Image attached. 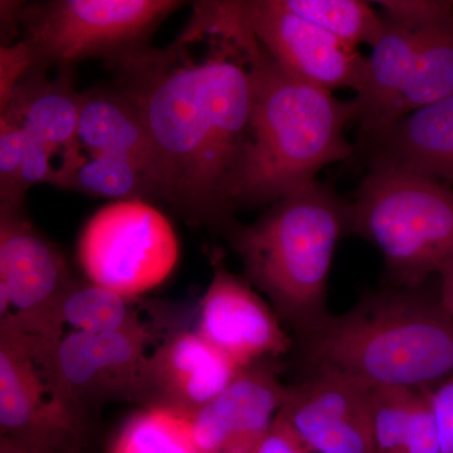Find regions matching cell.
Listing matches in <instances>:
<instances>
[{
    "label": "cell",
    "mask_w": 453,
    "mask_h": 453,
    "mask_svg": "<svg viewBox=\"0 0 453 453\" xmlns=\"http://www.w3.org/2000/svg\"><path fill=\"white\" fill-rule=\"evenodd\" d=\"M253 37L242 2H198L169 46L106 62L157 146L165 203L189 225L225 232L234 222L251 124Z\"/></svg>",
    "instance_id": "obj_1"
},
{
    "label": "cell",
    "mask_w": 453,
    "mask_h": 453,
    "mask_svg": "<svg viewBox=\"0 0 453 453\" xmlns=\"http://www.w3.org/2000/svg\"><path fill=\"white\" fill-rule=\"evenodd\" d=\"M252 110L235 208L275 203L316 180L353 151L345 136L356 120L350 101L282 67L257 38L250 46Z\"/></svg>",
    "instance_id": "obj_2"
},
{
    "label": "cell",
    "mask_w": 453,
    "mask_h": 453,
    "mask_svg": "<svg viewBox=\"0 0 453 453\" xmlns=\"http://www.w3.org/2000/svg\"><path fill=\"white\" fill-rule=\"evenodd\" d=\"M416 288L380 292L306 334L314 372L369 388L431 389L453 374V321Z\"/></svg>",
    "instance_id": "obj_3"
},
{
    "label": "cell",
    "mask_w": 453,
    "mask_h": 453,
    "mask_svg": "<svg viewBox=\"0 0 453 453\" xmlns=\"http://www.w3.org/2000/svg\"><path fill=\"white\" fill-rule=\"evenodd\" d=\"M349 223L350 204L315 180L273 203L251 225L234 220L225 234L247 281L268 297L280 320L306 335L327 316L334 252Z\"/></svg>",
    "instance_id": "obj_4"
},
{
    "label": "cell",
    "mask_w": 453,
    "mask_h": 453,
    "mask_svg": "<svg viewBox=\"0 0 453 453\" xmlns=\"http://www.w3.org/2000/svg\"><path fill=\"white\" fill-rule=\"evenodd\" d=\"M349 204V231L380 250L398 285L416 288L453 266V187L372 162Z\"/></svg>",
    "instance_id": "obj_5"
},
{
    "label": "cell",
    "mask_w": 453,
    "mask_h": 453,
    "mask_svg": "<svg viewBox=\"0 0 453 453\" xmlns=\"http://www.w3.org/2000/svg\"><path fill=\"white\" fill-rule=\"evenodd\" d=\"M175 0H50L23 3L19 41L33 65L56 68L88 58L106 62L149 46L155 29L183 5Z\"/></svg>",
    "instance_id": "obj_6"
},
{
    "label": "cell",
    "mask_w": 453,
    "mask_h": 453,
    "mask_svg": "<svg viewBox=\"0 0 453 453\" xmlns=\"http://www.w3.org/2000/svg\"><path fill=\"white\" fill-rule=\"evenodd\" d=\"M154 330L65 333L57 342H35V354L59 398L86 422L92 408L109 402L151 403L150 357Z\"/></svg>",
    "instance_id": "obj_7"
},
{
    "label": "cell",
    "mask_w": 453,
    "mask_h": 453,
    "mask_svg": "<svg viewBox=\"0 0 453 453\" xmlns=\"http://www.w3.org/2000/svg\"><path fill=\"white\" fill-rule=\"evenodd\" d=\"M77 257L88 281L138 297L168 279L179 244L169 220L150 203L116 201L86 223Z\"/></svg>",
    "instance_id": "obj_8"
},
{
    "label": "cell",
    "mask_w": 453,
    "mask_h": 453,
    "mask_svg": "<svg viewBox=\"0 0 453 453\" xmlns=\"http://www.w3.org/2000/svg\"><path fill=\"white\" fill-rule=\"evenodd\" d=\"M76 280L64 253L25 211H0V323L57 342L65 335L59 305Z\"/></svg>",
    "instance_id": "obj_9"
},
{
    "label": "cell",
    "mask_w": 453,
    "mask_h": 453,
    "mask_svg": "<svg viewBox=\"0 0 453 453\" xmlns=\"http://www.w3.org/2000/svg\"><path fill=\"white\" fill-rule=\"evenodd\" d=\"M86 422L57 395L35 338L0 323V434L44 453H79Z\"/></svg>",
    "instance_id": "obj_10"
},
{
    "label": "cell",
    "mask_w": 453,
    "mask_h": 453,
    "mask_svg": "<svg viewBox=\"0 0 453 453\" xmlns=\"http://www.w3.org/2000/svg\"><path fill=\"white\" fill-rule=\"evenodd\" d=\"M211 265L196 332L242 369L288 353L291 342L275 310L226 268L219 250L211 253Z\"/></svg>",
    "instance_id": "obj_11"
},
{
    "label": "cell",
    "mask_w": 453,
    "mask_h": 453,
    "mask_svg": "<svg viewBox=\"0 0 453 453\" xmlns=\"http://www.w3.org/2000/svg\"><path fill=\"white\" fill-rule=\"evenodd\" d=\"M372 390L333 372L288 387L277 418L310 452L375 453Z\"/></svg>",
    "instance_id": "obj_12"
},
{
    "label": "cell",
    "mask_w": 453,
    "mask_h": 453,
    "mask_svg": "<svg viewBox=\"0 0 453 453\" xmlns=\"http://www.w3.org/2000/svg\"><path fill=\"white\" fill-rule=\"evenodd\" d=\"M256 38L288 73L335 91L365 83L366 57L308 20L282 7L280 0L242 2Z\"/></svg>",
    "instance_id": "obj_13"
},
{
    "label": "cell",
    "mask_w": 453,
    "mask_h": 453,
    "mask_svg": "<svg viewBox=\"0 0 453 453\" xmlns=\"http://www.w3.org/2000/svg\"><path fill=\"white\" fill-rule=\"evenodd\" d=\"M286 393L266 363L244 369L211 403L187 417L196 453H251L275 421Z\"/></svg>",
    "instance_id": "obj_14"
},
{
    "label": "cell",
    "mask_w": 453,
    "mask_h": 453,
    "mask_svg": "<svg viewBox=\"0 0 453 453\" xmlns=\"http://www.w3.org/2000/svg\"><path fill=\"white\" fill-rule=\"evenodd\" d=\"M195 330L174 329L151 351V403L192 417L242 372Z\"/></svg>",
    "instance_id": "obj_15"
},
{
    "label": "cell",
    "mask_w": 453,
    "mask_h": 453,
    "mask_svg": "<svg viewBox=\"0 0 453 453\" xmlns=\"http://www.w3.org/2000/svg\"><path fill=\"white\" fill-rule=\"evenodd\" d=\"M77 142L92 155L129 160L148 179L157 201L166 202L165 169L157 146L135 107L115 86L81 92Z\"/></svg>",
    "instance_id": "obj_16"
},
{
    "label": "cell",
    "mask_w": 453,
    "mask_h": 453,
    "mask_svg": "<svg viewBox=\"0 0 453 453\" xmlns=\"http://www.w3.org/2000/svg\"><path fill=\"white\" fill-rule=\"evenodd\" d=\"M50 70L32 65L2 110V118L22 127L53 153L64 150L68 169L81 157L77 153L81 94L74 88V65H58L53 79Z\"/></svg>",
    "instance_id": "obj_17"
},
{
    "label": "cell",
    "mask_w": 453,
    "mask_h": 453,
    "mask_svg": "<svg viewBox=\"0 0 453 453\" xmlns=\"http://www.w3.org/2000/svg\"><path fill=\"white\" fill-rule=\"evenodd\" d=\"M372 162L395 164L453 186V95L365 136Z\"/></svg>",
    "instance_id": "obj_18"
},
{
    "label": "cell",
    "mask_w": 453,
    "mask_h": 453,
    "mask_svg": "<svg viewBox=\"0 0 453 453\" xmlns=\"http://www.w3.org/2000/svg\"><path fill=\"white\" fill-rule=\"evenodd\" d=\"M383 20V33L366 57L365 83L351 100L363 135L380 129L403 91L429 28L434 27L413 29Z\"/></svg>",
    "instance_id": "obj_19"
},
{
    "label": "cell",
    "mask_w": 453,
    "mask_h": 453,
    "mask_svg": "<svg viewBox=\"0 0 453 453\" xmlns=\"http://www.w3.org/2000/svg\"><path fill=\"white\" fill-rule=\"evenodd\" d=\"M452 95L453 17L429 28L403 91L390 107L380 129L372 134L383 130L408 113Z\"/></svg>",
    "instance_id": "obj_20"
},
{
    "label": "cell",
    "mask_w": 453,
    "mask_h": 453,
    "mask_svg": "<svg viewBox=\"0 0 453 453\" xmlns=\"http://www.w3.org/2000/svg\"><path fill=\"white\" fill-rule=\"evenodd\" d=\"M136 299L138 297L125 296L88 280H76L59 305V323L80 333L138 329L146 323L140 315Z\"/></svg>",
    "instance_id": "obj_21"
},
{
    "label": "cell",
    "mask_w": 453,
    "mask_h": 453,
    "mask_svg": "<svg viewBox=\"0 0 453 453\" xmlns=\"http://www.w3.org/2000/svg\"><path fill=\"white\" fill-rule=\"evenodd\" d=\"M283 8L357 49L380 40L384 20L363 0H280Z\"/></svg>",
    "instance_id": "obj_22"
},
{
    "label": "cell",
    "mask_w": 453,
    "mask_h": 453,
    "mask_svg": "<svg viewBox=\"0 0 453 453\" xmlns=\"http://www.w3.org/2000/svg\"><path fill=\"white\" fill-rule=\"evenodd\" d=\"M57 188L118 201H157L153 187L145 175L129 160L113 155L94 154L88 159L82 157Z\"/></svg>",
    "instance_id": "obj_23"
},
{
    "label": "cell",
    "mask_w": 453,
    "mask_h": 453,
    "mask_svg": "<svg viewBox=\"0 0 453 453\" xmlns=\"http://www.w3.org/2000/svg\"><path fill=\"white\" fill-rule=\"evenodd\" d=\"M107 453H196L189 419L162 407H142L124 423Z\"/></svg>",
    "instance_id": "obj_24"
},
{
    "label": "cell",
    "mask_w": 453,
    "mask_h": 453,
    "mask_svg": "<svg viewBox=\"0 0 453 453\" xmlns=\"http://www.w3.org/2000/svg\"><path fill=\"white\" fill-rule=\"evenodd\" d=\"M419 390L372 388V427L375 453H403Z\"/></svg>",
    "instance_id": "obj_25"
},
{
    "label": "cell",
    "mask_w": 453,
    "mask_h": 453,
    "mask_svg": "<svg viewBox=\"0 0 453 453\" xmlns=\"http://www.w3.org/2000/svg\"><path fill=\"white\" fill-rule=\"evenodd\" d=\"M27 140L22 127L0 118V211H25L19 181Z\"/></svg>",
    "instance_id": "obj_26"
},
{
    "label": "cell",
    "mask_w": 453,
    "mask_h": 453,
    "mask_svg": "<svg viewBox=\"0 0 453 453\" xmlns=\"http://www.w3.org/2000/svg\"><path fill=\"white\" fill-rule=\"evenodd\" d=\"M374 3L380 5L384 19L408 28H428L453 17L451 0H380Z\"/></svg>",
    "instance_id": "obj_27"
},
{
    "label": "cell",
    "mask_w": 453,
    "mask_h": 453,
    "mask_svg": "<svg viewBox=\"0 0 453 453\" xmlns=\"http://www.w3.org/2000/svg\"><path fill=\"white\" fill-rule=\"evenodd\" d=\"M431 389L418 392L403 453H441L440 434L431 403Z\"/></svg>",
    "instance_id": "obj_28"
},
{
    "label": "cell",
    "mask_w": 453,
    "mask_h": 453,
    "mask_svg": "<svg viewBox=\"0 0 453 453\" xmlns=\"http://www.w3.org/2000/svg\"><path fill=\"white\" fill-rule=\"evenodd\" d=\"M33 65L31 50L23 42L0 49V111L5 109L18 82Z\"/></svg>",
    "instance_id": "obj_29"
},
{
    "label": "cell",
    "mask_w": 453,
    "mask_h": 453,
    "mask_svg": "<svg viewBox=\"0 0 453 453\" xmlns=\"http://www.w3.org/2000/svg\"><path fill=\"white\" fill-rule=\"evenodd\" d=\"M431 403L440 434L441 453H453V374L431 389Z\"/></svg>",
    "instance_id": "obj_30"
},
{
    "label": "cell",
    "mask_w": 453,
    "mask_h": 453,
    "mask_svg": "<svg viewBox=\"0 0 453 453\" xmlns=\"http://www.w3.org/2000/svg\"><path fill=\"white\" fill-rule=\"evenodd\" d=\"M251 453H310L299 438L279 418H275L266 434L259 440Z\"/></svg>",
    "instance_id": "obj_31"
},
{
    "label": "cell",
    "mask_w": 453,
    "mask_h": 453,
    "mask_svg": "<svg viewBox=\"0 0 453 453\" xmlns=\"http://www.w3.org/2000/svg\"><path fill=\"white\" fill-rule=\"evenodd\" d=\"M440 277V303L453 321V266L445 268Z\"/></svg>",
    "instance_id": "obj_32"
},
{
    "label": "cell",
    "mask_w": 453,
    "mask_h": 453,
    "mask_svg": "<svg viewBox=\"0 0 453 453\" xmlns=\"http://www.w3.org/2000/svg\"><path fill=\"white\" fill-rule=\"evenodd\" d=\"M0 453H44L40 449H33L25 445V443L18 442V441L11 440V438H0Z\"/></svg>",
    "instance_id": "obj_33"
}]
</instances>
